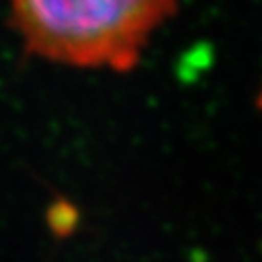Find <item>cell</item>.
<instances>
[{"label": "cell", "instance_id": "cell-2", "mask_svg": "<svg viewBox=\"0 0 262 262\" xmlns=\"http://www.w3.org/2000/svg\"><path fill=\"white\" fill-rule=\"evenodd\" d=\"M256 103H258V107L262 110V89H260V93H258V97H256Z\"/></svg>", "mask_w": 262, "mask_h": 262}, {"label": "cell", "instance_id": "cell-1", "mask_svg": "<svg viewBox=\"0 0 262 262\" xmlns=\"http://www.w3.org/2000/svg\"><path fill=\"white\" fill-rule=\"evenodd\" d=\"M27 54L75 69L128 73L178 0H9Z\"/></svg>", "mask_w": 262, "mask_h": 262}]
</instances>
